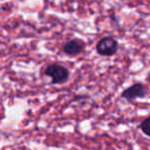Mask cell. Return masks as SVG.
<instances>
[{
    "label": "cell",
    "instance_id": "5",
    "mask_svg": "<svg viewBox=\"0 0 150 150\" xmlns=\"http://www.w3.org/2000/svg\"><path fill=\"white\" fill-rule=\"evenodd\" d=\"M140 127H141L142 132H143L145 135H147L148 137H150V116L147 117L145 120L142 121Z\"/></svg>",
    "mask_w": 150,
    "mask_h": 150
},
{
    "label": "cell",
    "instance_id": "3",
    "mask_svg": "<svg viewBox=\"0 0 150 150\" xmlns=\"http://www.w3.org/2000/svg\"><path fill=\"white\" fill-rule=\"evenodd\" d=\"M147 95V88L142 83H135L129 88H125L121 97L127 101H134L138 98H144Z\"/></svg>",
    "mask_w": 150,
    "mask_h": 150
},
{
    "label": "cell",
    "instance_id": "4",
    "mask_svg": "<svg viewBox=\"0 0 150 150\" xmlns=\"http://www.w3.org/2000/svg\"><path fill=\"white\" fill-rule=\"evenodd\" d=\"M84 48V43L81 40L78 39H73L68 41L67 43L64 44L63 46V50L65 54H69V56H76L79 54L80 52L83 50Z\"/></svg>",
    "mask_w": 150,
    "mask_h": 150
},
{
    "label": "cell",
    "instance_id": "1",
    "mask_svg": "<svg viewBox=\"0 0 150 150\" xmlns=\"http://www.w3.org/2000/svg\"><path fill=\"white\" fill-rule=\"evenodd\" d=\"M45 74L52 78V83H64L69 78V71L67 68L59 64H52L45 69Z\"/></svg>",
    "mask_w": 150,
    "mask_h": 150
},
{
    "label": "cell",
    "instance_id": "2",
    "mask_svg": "<svg viewBox=\"0 0 150 150\" xmlns=\"http://www.w3.org/2000/svg\"><path fill=\"white\" fill-rule=\"evenodd\" d=\"M97 52L104 57L113 56L118 50V42L112 37H104L97 43Z\"/></svg>",
    "mask_w": 150,
    "mask_h": 150
}]
</instances>
